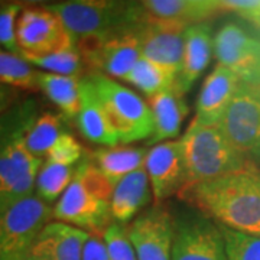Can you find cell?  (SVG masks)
Returning <instances> with one entry per match:
<instances>
[{
  "instance_id": "obj_31",
  "label": "cell",
  "mask_w": 260,
  "mask_h": 260,
  "mask_svg": "<svg viewBox=\"0 0 260 260\" xmlns=\"http://www.w3.org/2000/svg\"><path fill=\"white\" fill-rule=\"evenodd\" d=\"M26 3L9 2L0 6V47L10 54L20 55V48L16 39V22Z\"/></svg>"
},
{
  "instance_id": "obj_35",
  "label": "cell",
  "mask_w": 260,
  "mask_h": 260,
  "mask_svg": "<svg viewBox=\"0 0 260 260\" xmlns=\"http://www.w3.org/2000/svg\"><path fill=\"white\" fill-rule=\"evenodd\" d=\"M83 260H110L103 234L88 233L83 250Z\"/></svg>"
},
{
  "instance_id": "obj_32",
  "label": "cell",
  "mask_w": 260,
  "mask_h": 260,
  "mask_svg": "<svg viewBox=\"0 0 260 260\" xmlns=\"http://www.w3.org/2000/svg\"><path fill=\"white\" fill-rule=\"evenodd\" d=\"M83 158L81 143L75 139L71 133H67V132H64L56 139L47 155V160L65 165V167H77Z\"/></svg>"
},
{
  "instance_id": "obj_25",
  "label": "cell",
  "mask_w": 260,
  "mask_h": 260,
  "mask_svg": "<svg viewBox=\"0 0 260 260\" xmlns=\"http://www.w3.org/2000/svg\"><path fill=\"white\" fill-rule=\"evenodd\" d=\"M123 81L135 85L150 99L162 91L174 88L177 81V73L165 65L140 56L139 61L135 64Z\"/></svg>"
},
{
  "instance_id": "obj_17",
  "label": "cell",
  "mask_w": 260,
  "mask_h": 260,
  "mask_svg": "<svg viewBox=\"0 0 260 260\" xmlns=\"http://www.w3.org/2000/svg\"><path fill=\"white\" fill-rule=\"evenodd\" d=\"M88 233L61 221H52L38 236L28 257L35 260H83Z\"/></svg>"
},
{
  "instance_id": "obj_34",
  "label": "cell",
  "mask_w": 260,
  "mask_h": 260,
  "mask_svg": "<svg viewBox=\"0 0 260 260\" xmlns=\"http://www.w3.org/2000/svg\"><path fill=\"white\" fill-rule=\"evenodd\" d=\"M224 12H230L260 28V0H220Z\"/></svg>"
},
{
  "instance_id": "obj_11",
  "label": "cell",
  "mask_w": 260,
  "mask_h": 260,
  "mask_svg": "<svg viewBox=\"0 0 260 260\" xmlns=\"http://www.w3.org/2000/svg\"><path fill=\"white\" fill-rule=\"evenodd\" d=\"M214 55L243 84L260 87V39L239 23L229 22L214 37Z\"/></svg>"
},
{
  "instance_id": "obj_37",
  "label": "cell",
  "mask_w": 260,
  "mask_h": 260,
  "mask_svg": "<svg viewBox=\"0 0 260 260\" xmlns=\"http://www.w3.org/2000/svg\"><path fill=\"white\" fill-rule=\"evenodd\" d=\"M26 260H35V259H32V257H28V259H26Z\"/></svg>"
},
{
  "instance_id": "obj_12",
  "label": "cell",
  "mask_w": 260,
  "mask_h": 260,
  "mask_svg": "<svg viewBox=\"0 0 260 260\" xmlns=\"http://www.w3.org/2000/svg\"><path fill=\"white\" fill-rule=\"evenodd\" d=\"M172 260H229L220 225L203 214L175 221Z\"/></svg>"
},
{
  "instance_id": "obj_10",
  "label": "cell",
  "mask_w": 260,
  "mask_h": 260,
  "mask_svg": "<svg viewBox=\"0 0 260 260\" xmlns=\"http://www.w3.org/2000/svg\"><path fill=\"white\" fill-rule=\"evenodd\" d=\"M16 39L20 54L28 55H45L75 47L61 19L47 5H25L16 22Z\"/></svg>"
},
{
  "instance_id": "obj_4",
  "label": "cell",
  "mask_w": 260,
  "mask_h": 260,
  "mask_svg": "<svg viewBox=\"0 0 260 260\" xmlns=\"http://www.w3.org/2000/svg\"><path fill=\"white\" fill-rule=\"evenodd\" d=\"M61 19L74 45L91 39L135 32L145 19L140 2L116 0H68L47 5Z\"/></svg>"
},
{
  "instance_id": "obj_28",
  "label": "cell",
  "mask_w": 260,
  "mask_h": 260,
  "mask_svg": "<svg viewBox=\"0 0 260 260\" xmlns=\"http://www.w3.org/2000/svg\"><path fill=\"white\" fill-rule=\"evenodd\" d=\"M75 168L77 167H65L45 160L38 174L35 195L49 205L58 201L71 184Z\"/></svg>"
},
{
  "instance_id": "obj_6",
  "label": "cell",
  "mask_w": 260,
  "mask_h": 260,
  "mask_svg": "<svg viewBox=\"0 0 260 260\" xmlns=\"http://www.w3.org/2000/svg\"><path fill=\"white\" fill-rule=\"evenodd\" d=\"M94 85L119 143H135L150 139L153 117L149 104L132 88L102 74H87Z\"/></svg>"
},
{
  "instance_id": "obj_24",
  "label": "cell",
  "mask_w": 260,
  "mask_h": 260,
  "mask_svg": "<svg viewBox=\"0 0 260 260\" xmlns=\"http://www.w3.org/2000/svg\"><path fill=\"white\" fill-rule=\"evenodd\" d=\"M38 90L55 104L67 120H75L81 106V78L38 71Z\"/></svg>"
},
{
  "instance_id": "obj_9",
  "label": "cell",
  "mask_w": 260,
  "mask_h": 260,
  "mask_svg": "<svg viewBox=\"0 0 260 260\" xmlns=\"http://www.w3.org/2000/svg\"><path fill=\"white\" fill-rule=\"evenodd\" d=\"M88 74L124 80L142 56L140 41L135 32H119L91 38L75 45Z\"/></svg>"
},
{
  "instance_id": "obj_23",
  "label": "cell",
  "mask_w": 260,
  "mask_h": 260,
  "mask_svg": "<svg viewBox=\"0 0 260 260\" xmlns=\"http://www.w3.org/2000/svg\"><path fill=\"white\" fill-rule=\"evenodd\" d=\"M148 148L139 146H113V148H100L91 152L88 158L99 168L104 178L116 185L129 174L145 167L148 155Z\"/></svg>"
},
{
  "instance_id": "obj_38",
  "label": "cell",
  "mask_w": 260,
  "mask_h": 260,
  "mask_svg": "<svg viewBox=\"0 0 260 260\" xmlns=\"http://www.w3.org/2000/svg\"><path fill=\"white\" fill-rule=\"evenodd\" d=\"M2 3H3V2H0V6H2Z\"/></svg>"
},
{
  "instance_id": "obj_13",
  "label": "cell",
  "mask_w": 260,
  "mask_h": 260,
  "mask_svg": "<svg viewBox=\"0 0 260 260\" xmlns=\"http://www.w3.org/2000/svg\"><path fill=\"white\" fill-rule=\"evenodd\" d=\"M175 218L165 205H155L136 217L127 234L138 260H172Z\"/></svg>"
},
{
  "instance_id": "obj_20",
  "label": "cell",
  "mask_w": 260,
  "mask_h": 260,
  "mask_svg": "<svg viewBox=\"0 0 260 260\" xmlns=\"http://www.w3.org/2000/svg\"><path fill=\"white\" fill-rule=\"evenodd\" d=\"M80 133L91 143L104 148L117 146L119 139L113 132L109 119L103 110L94 85L88 77L81 78V106L75 119Z\"/></svg>"
},
{
  "instance_id": "obj_19",
  "label": "cell",
  "mask_w": 260,
  "mask_h": 260,
  "mask_svg": "<svg viewBox=\"0 0 260 260\" xmlns=\"http://www.w3.org/2000/svg\"><path fill=\"white\" fill-rule=\"evenodd\" d=\"M142 8L150 18L177 22L184 26L207 23L224 10L220 0H145Z\"/></svg>"
},
{
  "instance_id": "obj_15",
  "label": "cell",
  "mask_w": 260,
  "mask_h": 260,
  "mask_svg": "<svg viewBox=\"0 0 260 260\" xmlns=\"http://www.w3.org/2000/svg\"><path fill=\"white\" fill-rule=\"evenodd\" d=\"M145 169L148 172L155 205L179 194L185 181L181 140H168L149 148Z\"/></svg>"
},
{
  "instance_id": "obj_21",
  "label": "cell",
  "mask_w": 260,
  "mask_h": 260,
  "mask_svg": "<svg viewBox=\"0 0 260 260\" xmlns=\"http://www.w3.org/2000/svg\"><path fill=\"white\" fill-rule=\"evenodd\" d=\"M149 107L153 117V133L148 145H158L175 140L188 114L184 95L174 88L156 94L149 99Z\"/></svg>"
},
{
  "instance_id": "obj_8",
  "label": "cell",
  "mask_w": 260,
  "mask_h": 260,
  "mask_svg": "<svg viewBox=\"0 0 260 260\" xmlns=\"http://www.w3.org/2000/svg\"><path fill=\"white\" fill-rule=\"evenodd\" d=\"M220 127L244 160L260 171V91L240 84Z\"/></svg>"
},
{
  "instance_id": "obj_1",
  "label": "cell",
  "mask_w": 260,
  "mask_h": 260,
  "mask_svg": "<svg viewBox=\"0 0 260 260\" xmlns=\"http://www.w3.org/2000/svg\"><path fill=\"white\" fill-rule=\"evenodd\" d=\"M203 215L237 232L260 234V171L247 167L179 195Z\"/></svg>"
},
{
  "instance_id": "obj_7",
  "label": "cell",
  "mask_w": 260,
  "mask_h": 260,
  "mask_svg": "<svg viewBox=\"0 0 260 260\" xmlns=\"http://www.w3.org/2000/svg\"><path fill=\"white\" fill-rule=\"evenodd\" d=\"M52 210L37 195L0 211V260H26L38 236L49 224Z\"/></svg>"
},
{
  "instance_id": "obj_36",
  "label": "cell",
  "mask_w": 260,
  "mask_h": 260,
  "mask_svg": "<svg viewBox=\"0 0 260 260\" xmlns=\"http://www.w3.org/2000/svg\"><path fill=\"white\" fill-rule=\"evenodd\" d=\"M19 90L0 84V116L19 102Z\"/></svg>"
},
{
  "instance_id": "obj_2",
  "label": "cell",
  "mask_w": 260,
  "mask_h": 260,
  "mask_svg": "<svg viewBox=\"0 0 260 260\" xmlns=\"http://www.w3.org/2000/svg\"><path fill=\"white\" fill-rule=\"evenodd\" d=\"M41 113L34 99L19 100L0 116V211L35 194L45 160L29 153L25 135Z\"/></svg>"
},
{
  "instance_id": "obj_27",
  "label": "cell",
  "mask_w": 260,
  "mask_h": 260,
  "mask_svg": "<svg viewBox=\"0 0 260 260\" xmlns=\"http://www.w3.org/2000/svg\"><path fill=\"white\" fill-rule=\"evenodd\" d=\"M20 58H23L29 65L35 67L44 73L68 75V77H77V78H84L88 74L83 56L77 47L65 48V49L45 54V55L20 54Z\"/></svg>"
},
{
  "instance_id": "obj_18",
  "label": "cell",
  "mask_w": 260,
  "mask_h": 260,
  "mask_svg": "<svg viewBox=\"0 0 260 260\" xmlns=\"http://www.w3.org/2000/svg\"><path fill=\"white\" fill-rule=\"evenodd\" d=\"M214 54V38L208 23L188 26L185 30L184 56L175 81V90L184 94L203 75Z\"/></svg>"
},
{
  "instance_id": "obj_22",
  "label": "cell",
  "mask_w": 260,
  "mask_h": 260,
  "mask_svg": "<svg viewBox=\"0 0 260 260\" xmlns=\"http://www.w3.org/2000/svg\"><path fill=\"white\" fill-rule=\"evenodd\" d=\"M152 198V188L145 167L129 174L113 186V223L123 225L127 221H132Z\"/></svg>"
},
{
  "instance_id": "obj_26",
  "label": "cell",
  "mask_w": 260,
  "mask_h": 260,
  "mask_svg": "<svg viewBox=\"0 0 260 260\" xmlns=\"http://www.w3.org/2000/svg\"><path fill=\"white\" fill-rule=\"evenodd\" d=\"M64 116L54 112H41L25 135L29 153L38 159L47 158L49 149L64 133Z\"/></svg>"
},
{
  "instance_id": "obj_30",
  "label": "cell",
  "mask_w": 260,
  "mask_h": 260,
  "mask_svg": "<svg viewBox=\"0 0 260 260\" xmlns=\"http://www.w3.org/2000/svg\"><path fill=\"white\" fill-rule=\"evenodd\" d=\"M229 260H260V234L237 232L220 225Z\"/></svg>"
},
{
  "instance_id": "obj_29",
  "label": "cell",
  "mask_w": 260,
  "mask_h": 260,
  "mask_svg": "<svg viewBox=\"0 0 260 260\" xmlns=\"http://www.w3.org/2000/svg\"><path fill=\"white\" fill-rule=\"evenodd\" d=\"M38 70H34L23 58L0 48V84L16 90L37 91Z\"/></svg>"
},
{
  "instance_id": "obj_14",
  "label": "cell",
  "mask_w": 260,
  "mask_h": 260,
  "mask_svg": "<svg viewBox=\"0 0 260 260\" xmlns=\"http://www.w3.org/2000/svg\"><path fill=\"white\" fill-rule=\"evenodd\" d=\"M186 26L162 19L150 18L145 12L136 35L140 41L142 56L174 70L177 77L184 56Z\"/></svg>"
},
{
  "instance_id": "obj_16",
  "label": "cell",
  "mask_w": 260,
  "mask_h": 260,
  "mask_svg": "<svg viewBox=\"0 0 260 260\" xmlns=\"http://www.w3.org/2000/svg\"><path fill=\"white\" fill-rule=\"evenodd\" d=\"M240 84V78L232 70L224 65H215L200 90L194 121L207 126L220 124Z\"/></svg>"
},
{
  "instance_id": "obj_33",
  "label": "cell",
  "mask_w": 260,
  "mask_h": 260,
  "mask_svg": "<svg viewBox=\"0 0 260 260\" xmlns=\"http://www.w3.org/2000/svg\"><path fill=\"white\" fill-rule=\"evenodd\" d=\"M104 242L110 260H138L136 251L133 249L124 225L117 223L110 224L104 232Z\"/></svg>"
},
{
  "instance_id": "obj_3",
  "label": "cell",
  "mask_w": 260,
  "mask_h": 260,
  "mask_svg": "<svg viewBox=\"0 0 260 260\" xmlns=\"http://www.w3.org/2000/svg\"><path fill=\"white\" fill-rule=\"evenodd\" d=\"M112 194V184L91 159L84 156L75 168L71 184L54 205L52 218L104 236L113 223Z\"/></svg>"
},
{
  "instance_id": "obj_39",
  "label": "cell",
  "mask_w": 260,
  "mask_h": 260,
  "mask_svg": "<svg viewBox=\"0 0 260 260\" xmlns=\"http://www.w3.org/2000/svg\"><path fill=\"white\" fill-rule=\"evenodd\" d=\"M257 90H259V91H260V87H259V88H257Z\"/></svg>"
},
{
  "instance_id": "obj_5",
  "label": "cell",
  "mask_w": 260,
  "mask_h": 260,
  "mask_svg": "<svg viewBox=\"0 0 260 260\" xmlns=\"http://www.w3.org/2000/svg\"><path fill=\"white\" fill-rule=\"evenodd\" d=\"M179 140L185 169L179 195L249 165L227 139L220 124L207 126L192 120Z\"/></svg>"
}]
</instances>
